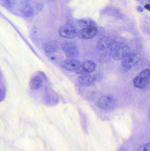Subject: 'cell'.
I'll return each mask as SVG.
<instances>
[{
    "label": "cell",
    "instance_id": "1",
    "mask_svg": "<svg viewBox=\"0 0 150 151\" xmlns=\"http://www.w3.org/2000/svg\"><path fill=\"white\" fill-rule=\"evenodd\" d=\"M110 47L111 56L115 60L123 59L131 53L129 46L119 42H113Z\"/></svg>",
    "mask_w": 150,
    "mask_h": 151
},
{
    "label": "cell",
    "instance_id": "2",
    "mask_svg": "<svg viewBox=\"0 0 150 151\" xmlns=\"http://www.w3.org/2000/svg\"><path fill=\"white\" fill-rule=\"evenodd\" d=\"M150 71L149 69L144 70L134 80V84L136 88L140 89L145 88L149 83Z\"/></svg>",
    "mask_w": 150,
    "mask_h": 151
},
{
    "label": "cell",
    "instance_id": "3",
    "mask_svg": "<svg viewBox=\"0 0 150 151\" xmlns=\"http://www.w3.org/2000/svg\"><path fill=\"white\" fill-rule=\"evenodd\" d=\"M62 50L69 58H75L79 55L78 47L75 43L70 42H66L62 44Z\"/></svg>",
    "mask_w": 150,
    "mask_h": 151
},
{
    "label": "cell",
    "instance_id": "4",
    "mask_svg": "<svg viewBox=\"0 0 150 151\" xmlns=\"http://www.w3.org/2000/svg\"><path fill=\"white\" fill-rule=\"evenodd\" d=\"M82 64L78 60L74 58L67 59L62 62L60 66L63 69L68 71L77 72L82 67Z\"/></svg>",
    "mask_w": 150,
    "mask_h": 151
},
{
    "label": "cell",
    "instance_id": "5",
    "mask_svg": "<svg viewBox=\"0 0 150 151\" xmlns=\"http://www.w3.org/2000/svg\"><path fill=\"white\" fill-rule=\"evenodd\" d=\"M99 106L104 110H111L113 109L117 104V100L115 98L111 96H105L100 99Z\"/></svg>",
    "mask_w": 150,
    "mask_h": 151
},
{
    "label": "cell",
    "instance_id": "6",
    "mask_svg": "<svg viewBox=\"0 0 150 151\" xmlns=\"http://www.w3.org/2000/svg\"><path fill=\"white\" fill-rule=\"evenodd\" d=\"M59 35L67 39H73L76 36L77 32L75 27L71 24H65L60 28Z\"/></svg>",
    "mask_w": 150,
    "mask_h": 151
},
{
    "label": "cell",
    "instance_id": "7",
    "mask_svg": "<svg viewBox=\"0 0 150 151\" xmlns=\"http://www.w3.org/2000/svg\"><path fill=\"white\" fill-rule=\"evenodd\" d=\"M140 59L139 55L134 53H130L122 59V64L127 69H130L134 67Z\"/></svg>",
    "mask_w": 150,
    "mask_h": 151
},
{
    "label": "cell",
    "instance_id": "8",
    "mask_svg": "<svg viewBox=\"0 0 150 151\" xmlns=\"http://www.w3.org/2000/svg\"><path fill=\"white\" fill-rule=\"evenodd\" d=\"M98 30L95 26L85 27L79 31L78 36L82 40H88L95 37L97 34Z\"/></svg>",
    "mask_w": 150,
    "mask_h": 151
},
{
    "label": "cell",
    "instance_id": "9",
    "mask_svg": "<svg viewBox=\"0 0 150 151\" xmlns=\"http://www.w3.org/2000/svg\"><path fill=\"white\" fill-rule=\"evenodd\" d=\"M95 79L94 76L85 74L81 76L77 79L79 83L85 86H89L94 83Z\"/></svg>",
    "mask_w": 150,
    "mask_h": 151
},
{
    "label": "cell",
    "instance_id": "10",
    "mask_svg": "<svg viewBox=\"0 0 150 151\" xmlns=\"http://www.w3.org/2000/svg\"><path fill=\"white\" fill-rule=\"evenodd\" d=\"M113 42L110 37H103L97 43V47L100 50H105L110 47Z\"/></svg>",
    "mask_w": 150,
    "mask_h": 151
},
{
    "label": "cell",
    "instance_id": "11",
    "mask_svg": "<svg viewBox=\"0 0 150 151\" xmlns=\"http://www.w3.org/2000/svg\"><path fill=\"white\" fill-rule=\"evenodd\" d=\"M82 66L84 71L87 74L95 71L97 68V65L95 62L92 60H87L82 64Z\"/></svg>",
    "mask_w": 150,
    "mask_h": 151
},
{
    "label": "cell",
    "instance_id": "12",
    "mask_svg": "<svg viewBox=\"0 0 150 151\" xmlns=\"http://www.w3.org/2000/svg\"><path fill=\"white\" fill-rule=\"evenodd\" d=\"M42 78L39 76H35L31 79L29 83L30 88L32 90H37L41 87L42 84Z\"/></svg>",
    "mask_w": 150,
    "mask_h": 151
},
{
    "label": "cell",
    "instance_id": "13",
    "mask_svg": "<svg viewBox=\"0 0 150 151\" xmlns=\"http://www.w3.org/2000/svg\"><path fill=\"white\" fill-rule=\"evenodd\" d=\"M77 24L79 26L83 27H96V24L95 21L90 19H82L77 21Z\"/></svg>",
    "mask_w": 150,
    "mask_h": 151
},
{
    "label": "cell",
    "instance_id": "14",
    "mask_svg": "<svg viewBox=\"0 0 150 151\" xmlns=\"http://www.w3.org/2000/svg\"><path fill=\"white\" fill-rule=\"evenodd\" d=\"M58 49L57 44L54 42H51L47 43L44 49L48 55H51L54 53Z\"/></svg>",
    "mask_w": 150,
    "mask_h": 151
},
{
    "label": "cell",
    "instance_id": "15",
    "mask_svg": "<svg viewBox=\"0 0 150 151\" xmlns=\"http://www.w3.org/2000/svg\"><path fill=\"white\" fill-rule=\"evenodd\" d=\"M21 12L26 17H31L33 14V10L32 8L28 5L23 7L21 9Z\"/></svg>",
    "mask_w": 150,
    "mask_h": 151
},
{
    "label": "cell",
    "instance_id": "16",
    "mask_svg": "<svg viewBox=\"0 0 150 151\" xmlns=\"http://www.w3.org/2000/svg\"><path fill=\"white\" fill-rule=\"evenodd\" d=\"M137 151H150V143L142 145L138 148Z\"/></svg>",
    "mask_w": 150,
    "mask_h": 151
},
{
    "label": "cell",
    "instance_id": "17",
    "mask_svg": "<svg viewBox=\"0 0 150 151\" xmlns=\"http://www.w3.org/2000/svg\"><path fill=\"white\" fill-rule=\"evenodd\" d=\"M4 95H5V92L4 90L0 88V101L2 100L4 98Z\"/></svg>",
    "mask_w": 150,
    "mask_h": 151
},
{
    "label": "cell",
    "instance_id": "18",
    "mask_svg": "<svg viewBox=\"0 0 150 151\" xmlns=\"http://www.w3.org/2000/svg\"><path fill=\"white\" fill-rule=\"evenodd\" d=\"M137 11L140 12H144V9L141 6H139L137 8Z\"/></svg>",
    "mask_w": 150,
    "mask_h": 151
},
{
    "label": "cell",
    "instance_id": "19",
    "mask_svg": "<svg viewBox=\"0 0 150 151\" xmlns=\"http://www.w3.org/2000/svg\"><path fill=\"white\" fill-rule=\"evenodd\" d=\"M144 8L148 10V11H150V5L149 4H146L144 6Z\"/></svg>",
    "mask_w": 150,
    "mask_h": 151
}]
</instances>
